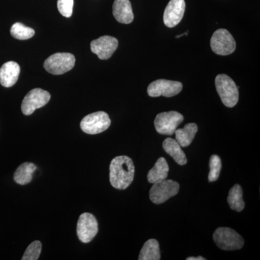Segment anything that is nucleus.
<instances>
[{
    "mask_svg": "<svg viewBox=\"0 0 260 260\" xmlns=\"http://www.w3.org/2000/svg\"><path fill=\"white\" fill-rule=\"evenodd\" d=\"M198 130V125L194 123L186 124L182 129L176 130V140L181 147L186 148L192 143Z\"/></svg>",
    "mask_w": 260,
    "mask_h": 260,
    "instance_id": "obj_18",
    "label": "nucleus"
},
{
    "mask_svg": "<svg viewBox=\"0 0 260 260\" xmlns=\"http://www.w3.org/2000/svg\"><path fill=\"white\" fill-rule=\"evenodd\" d=\"M184 120V116L177 112H162L155 117L154 124L159 134L172 135Z\"/></svg>",
    "mask_w": 260,
    "mask_h": 260,
    "instance_id": "obj_8",
    "label": "nucleus"
},
{
    "mask_svg": "<svg viewBox=\"0 0 260 260\" xmlns=\"http://www.w3.org/2000/svg\"><path fill=\"white\" fill-rule=\"evenodd\" d=\"M215 87L225 107L232 108L237 105L239 102V89L230 77L224 74L218 75L215 78Z\"/></svg>",
    "mask_w": 260,
    "mask_h": 260,
    "instance_id": "obj_2",
    "label": "nucleus"
},
{
    "mask_svg": "<svg viewBox=\"0 0 260 260\" xmlns=\"http://www.w3.org/2000/svg\"><path fill=\"white\" fill-rule=\"evenodd\" d=\"M210 47L215 54L226 56L234 52L237 44L230 32L221 28L214 32L210 39Z\"/></svg>",
    "mask_w": 260,
    "mask_h": 260,
    "instance_id": "obj_6",
    "label": "nucleus"
},
{
    "mask_svg": "<svg viewBox=\"0 0 260 260\" xmlns=\"http://www.w3.org/2000/svg\"><path fill=\"white\" fill-rule=\"evenodd\" d=\"M20 73V65L15 61L5 63L0 68V84L5 88H10L17 83Z\"/></svg>",
    "mask_w": 260,
    "mask_h": 260,
    "instance_id": "obj_14",
    "label": "nucleus"
},
{
    "mask_svg": "<svg viewBox=\"0 0 260 260\" xmlns=\"http://www.w3.org/2000/svg\"><path fill=\"white\" fill-rule=\"evenodd\" d=\"M42 244L39 241H34L24 253L22 260H37L42 252Z\"/></svg>",
    "mask_w": 260,
    "mask_h": 260,
    "instance_id": "obj_24",
    "label": "nucleus"
},
{
    "mask_svg": "<svg viewBox=\"0 0 260 260\" xmlns=\"http://www.w3.org/2000/svg\"><path fill=\"white\" fill-rule=\"evenodd\" d=\"M99 232V225L96 218L93 214L84 213L80 215L77 225V234L80 242H91Z\"/></svg>",
    "mask_w": 260,
    "mask_h": 260,
    "instance_id": "obj_10",
    "label": "nucleus"
},
{
    "mask_svg": "<svg viewBox=\"0 0 260 260\" xmlns=\"http://www.w3.org/2000/svg\"><path fill=\"white\" fill-rule=\"evenodd\" d=\"M113 15L119 23L129 24L134 20L129 0H115L113 4Z\"/></svg>",
    "mask_w": 260,
    "mask_h": 260,
    "instance_id": "obj_15",
    "label": "nucleus"
},
{
    "mask_svg": "<svg viewBox=\"0 0 260 260\" xmlns=\"http://www.w3.org/2000/svg\"><path fill=\"white\" fill-rule=\"evenodd\" d=\"M184 0H170L164 14V23L169 28H174L180 23L185 12Z\"/></svg>",
    "mask_w": 260,
    "mask_h": 260,
    "instance_id": "obj_13",
    "label": "nucleus"
},
{
    "mask_svg": "<svg viewBox=\"0 0 260 260\" xmlns=\"http://www.w3.org/2000/svg\"><path fill=\"white\" fill-rule=\"evenodd\" d=\"M182 88L183 85L180 82L160 79L152 82L147 92L150 97H173L180 93Z\"/></svg>",
    "mask_w": 260,
    "mask_h": 260,
    "instance_id": "obj_11",
    "label": "nucleus"
},
{
    "mask_svg": "<svg viewBox=\"0 0 260 260\" xmlns=\"http://www.w3.org/2000/svg\"><path fill=\"white\" fill-rule=\"evenodd\" d=\"M74 0H57V8L59 13L65 18H70L73 15Z\"/></svg>",
    "mask_w": 260,
    "mask_h": 260,
    "instance_id": "obj_25",
    "label": "nucleus"
},
{
    "mask_svg": "<svg viewBox=\"0 0 260 260\" xmlns=\"http://www.w3.org/2000/svg\"><path fill=\"white\" fill-rule=\"evenodd\" d=\"M117 39L110 36H104L90 43L92 52L102 60L109 59L118 47Z\"/></svg>",
    "mask_w": 260,
    "mask_h": 260,
    "instance_id": "obj_12",
    "label": "nucleus"
},
{
    "mask_svg": "<svg viewBox=\"0 0 260 260\" xmlns=\"http://www.w3.org/2000/svg\"><path fill=\"white\" fill-rule=\"evenodd\" d=\"M169 171V167L167 160L162 157L159 158L153 169L149 171L147 176L148 181L153 184L165 180L167 179Z\"/></svg>",
    "mask_w": 260,
    "mask_h": 260,
    "instance_id": "obj_17",
    "label": "nucleus"
},
{
    "mask_svg": "<svg viewBox=\"0 0 260 260\" xmlns=\"http://www.w3.org/2000/svg\"><path fill=\"white\" fill-rule=\"evenodd\" d=\"M109 171L110 183L115 189H126L134 180V162L126 155H120L113 159Z\"/></svg>",
    "mask_w": 260,
    "mask_h": 260,
    "instance_id": "obj_1",
    "label": "nucleus"
},
{
    "mask_svg": "<svg viewBox=\"0 0 260 260\" xmlns=\"http://www.w3.org/2000/svg\"><path fill=\"white\" fill-rule=\"evenodd\" d=\"M205 258L203 256H198V257H194V256H190V257L186 258V260H205Z\"/></svg>",
    "mask_w": 260,
    "mask_h": 260,
    "instance_id": "obj_26",
    "label": "nucleus"
},
{
    "mask_svg": "<svg viewBox=\"0 0 260 260\" xmlns=\"http://www.w3.org/2000/svg\"><path fill=\"white\" fill-rule=\"evenodd\" d=\"M179 191V183L165 179L153 184L150 190V199L154 204H162L172 197L177 195Z\"/></svg>",
    "mask_w": 260,
    "mask_h": 260,
    "instance_id": "obj_7",
    "label": "nucleus"
},
{
    "mask_svg": "<svg viewBox=\"0 0 260 260\" xmlns=\"http://www.w3.org/2000/svg\"><path fill=\"white\" fill-rule=\"evenodd\" d=\"M140 260H160L159 243L156 239H149L145 243L140 251Z\"/></svg>",
    "mask_w": 260,
    "mask_h": 260,
    "instance_id": "obj_20",
    "label": "nucleus"
},
{
    "mask_svg": "<svg viewBox=\"0 0 260 260\" xmlns=\"http://www.w3.org/2000/svg\"><path fill=\"white\" fill-rule=\"evenodd\" d=\"M50 93L41 88H34L24 98L21 110L24 115H31L38 109L44 107L50 101Z\"/></svg>",
    "mask_w": 260,
    "mask_h": 260,
    "instance_id": "obj_9",
    "label": "nucleus"
},
{
    "mask_svg": "<svg viewBox=\"0 0 260 260\" xmlns=\"http://www.w3.org/2000/svg\"><path fill=\"white\" fill-rule=\"evenodd\" d=\"M162 148L179 165L184 166L187 162L185 153L177 140L172 138H167L162 143Z\"/></svg>",
    "mask_w": 260,
    "mask_h": 260,
    "instance_id": "obj_16",
    "label": "nucleus"
},
{
    "mask_svg": "<svg viewBox=\"0 0 260 260\" xmlns=\"http://www.w3.org/2000/svg\"><path fill=\"white\" fill-rule=\"evenodd\" d=\"M111 119L107 113L97 112L88 114L82 119L80 128L88 135L100 134L109 129Z\"/></svg>",
    "mask_w": 260,
    "mask_h": 260,
    "instance_id": "obj_5",
    "label": "nucleus"
},
{
    "mask_svg": "<svg viewBox=\"0 0 260 260\" xmlns=\"http://www.w3.org/2000/svg\"><path fill=\"white\" fill-rule=\"evenodd\" d=\"M12 37L18 40H27L34 37L35 30L31 28L25 26L23 24L16 23L13 24L10 29Z\"/></svg>",
    "mask_w": 260,
    "mask_h": 260,
    "instance_id": "obj_22",
    "label": "nucleus"
},
{
    "mask_svg": "<svg viewBox=\"0 0 260 260\" xmlns=\"http://www.w3.org/2000/svg\"><path fill=\"white\" fill-rule=\"evenodd\" d=\"M75 57L70 53H56L46 59L44 69L52 75L64 74L74 68Z\"/></svg>",
    "mask_w": 260,
    "mask_h": 260,
    "instance_id": "obj_4",
    "label": "nucleus"
},
{
    "mask_svg": "<svg viewBox=\"0 0 260 260\" xmlns=\"http://www.w3.org/2000/svg\"><path fill=\"white\" fill-rule=\"evenodd\" d=\"M188 32H189L187 31V32H184V34H181V35H178V36H177V37H176V38H177V39H179V38H181V37H183V36H186V35H187Z\"/></svg>",
    "mask_w": 260,
    "mask_h": 260,
    "instance_id": "obj_27",
    "label": "nucleus"
},
{
    "mask_svg": "<svg viewBox=\"0 0 260 260\" xmlns=\"http://www.w3.org/2000/svg\"><path fill=\"white\" fill-rule=\"evenodd\" d=\"M228 203L232 210L241 212L245 207V203L243 200V190L242 186L239 184H235L229 191L227 198Z\"/></svg>",
    "mask_w": 260,
    "mask_h": 260,
    "instance_id": "obj_21",
    "label": "nucleus"
},
{
    "mask_svg": "<svg viewBox=\"0 0 260 260\" xmlns=\"http://www.w3.org/2000/svg\"><path fill=\"white\" fill-rule=\"evenodd\" d=\"M221 159L217 155H213L210 159V172L208 175V180L210 182L217 181L220 176L221 171Z\"/></svg>",
    "mask_w": 260,
    "mask_h": 260,
    "instance_id": "obj_23",
    "label": "nucleus"
},
{
    "mask_svg": "<svg viewBox=\"0 0 260 260\" xmlns=\"http://www.w3.org/2000/svg\"><path fill=\"white\" fill-rule=\"evenodd\" d=\"M37 169V166L32 162H23L15 171L14 181L20 185L29 184L32 181V174Z\"/></svg>",
    "mask_w": 260,
    "mask_h": 260,
    "instance_id": "obj_19",
    "label": "nucleus"
},
{
    "mask_svg": "<svg viewBox=\"0 0 260 260\" xmlns=\"http://www.w3.org/2000/svg\"><path fill=\"white\" fill-rule=\"evenodd\" d=\"M213 240L216 245L223 250L241 249L244 244V239L234 229L220 227L213 234Z\"/></svg>",
    "mask_w": 260,
    "mask_h": 260,
    "instance_id": "obj_3",
    "label": "nucleus"
}]
</instances>
